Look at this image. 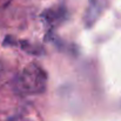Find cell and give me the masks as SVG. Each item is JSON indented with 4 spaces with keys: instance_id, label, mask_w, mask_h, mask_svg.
<instances>
[{
    "instance_id": "cell-1",
    "label": "cell",
    "mask_w": 121,
    "mask_h": 121,
    "mask_svg": "<svg viewBox=\"0 0 121 121\" xmlns=\"http://www.w3.org/2000/svg\"><path fill=\"white\" fill-rule=\"evenodd\" d=\"M47 74L39 65H27L15 81V89L21 94H40L46 91Z\"/></svg>"
},
{
    "instance_id": "cell-2",
    "label": "cell",
    "mask_w": 121,
    "mask_h": 121,
    "mask_svg": "<svg viewBox=\"0 0 121 121\" xmlns=\"http://www.w3.org/2000/svg\"><path fill=\"white\" fill-rule=\"evenodd\" d=\"M100 12H101V6H100L99 1L98 0H88V5L86 7L85 17H83L85 26L88 28L92 27L95 24L96 19L99 18Z\"/></svg>"
},
{
    "instance_id": "cell-3",
    "label": "cell",
    "mask_w": 121,
    "mask_h": 121,
    "mask_svg": "<svg viewBox=\"0 0 121 121\" xmlns=\"http://www.w3.org/2000/svg\"><path fill=\"white\" fill-rule=\"evenodd\" d=\"M19 46L22 51L27 52L28 54H32V55H40L43 53V49L40 46H37V45H33L31 42L26 40H20L19 41Z\"/></svg>"
}]
</instances>
